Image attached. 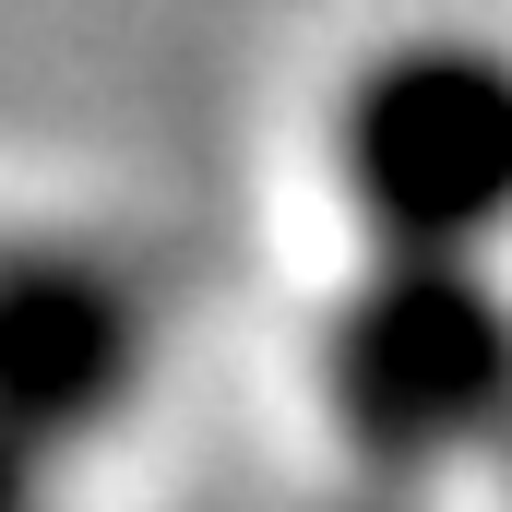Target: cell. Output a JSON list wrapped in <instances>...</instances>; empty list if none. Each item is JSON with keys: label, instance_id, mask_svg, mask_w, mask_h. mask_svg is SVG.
<instances>
[{"label": "cell", "instance_id": "6da1fadb", "mask_svg": "<svg viewBox=\"0 0 512 512\" xmlns=\"http://www.w3.org/2000/svg\"><path fill=\"white\" fill-rule=\"evenodd\" d=\"M322 429L358 477H441L512 429V298L477 251H370L310 346Z\"/></svg>", "mask_w": 512, "mask_h": 512}, {"label": "cell", "instance_id": "7a4b0ae2", "mask_svg": "<svg viewBox=\"0 0 512 512\" xmlns=\"http://www.w3.org/2000/svg\"><path fill=\"white\" fill-rule=\"evenodd\" d=\"M334 179L382 251H489L512 227V48H382L334 96Z\"/></svg>", "mask_w": 512, "mask_h": 512}, {"label": "cell", "instance_id": "3957f363", "mask_svg": "<svg viewBox=\"0 0 512 512\" xmlns=\"http://www.w3.org/2000/svg\"><path fill=\"white\" fill-rule=\"evenodd\" d=\"M143 382V286L72 239H0V417L48 453L96 441Z\"/></svg>", "mask_w": 512, "mask_h": 512}, {"label": "cell", "instance_id": "277c9868", "mask_svg": "<svg viewBox=\"0 0 512 512\" xmlns=\"http://www.w3.org/2000/svg\"><path fill=\"white\" fill-rule=\"evenodd\" d=\"M48 465H60V453L0 417V512H48Z\"/></svg>", "mask_w": 512, "mask_h": 512}]
</instances>
